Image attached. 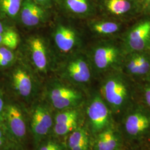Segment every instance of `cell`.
<instances>
[{"label": "cell", "instance_id": "cell-1", "mask_svg": "<svg viewBox=\"0 0 150 150\" xmlns=\"http://www.w3.org/2000/svg\"><path fill=\"white\" fill-rule=\"evenodd\" d=\"M103 76L100 95L111 112L124 113L134 103V80L121 69L110 72Z\"/></svg>", "mask_w": 150, "mask_h": 150}, {"label": "cell", "instance_id": "cell-2", "mask_svg": "<svg viewBox=\"0 0 150 150\" xmlns=\"http://www.w3.org/2000/svg\"><path fill=\"white\" fill-rule=\"evenodd\" d=\"M86 54L93 74L103 76L121 69L126 53L119 38L98 41L91 46Z\"/></svg>", "mask_w": 150, "mask_h": 150}, {"label": "cell", "instance_id": "cell-3", "mask_svg": "<svg viewBox=\"0 0 150 150\" xmlns=\"http://www.w3.org/2000/svg\"><path fill=\"white\" fill-rule=\"evenodd\" d=\"M59 71L64 80L78 86L88 84L93 75L87 54L79 51L71 54L62 64Z\"/></svg>", "mask_w": 150, "mask_h": 150}, {"label": "cell", "instance_id": "cell-4", "mask_svg": "<svg viewBox=\"0 0 150 150\" xmlns=\"http://www.w3.org/2000/svg\"><path fill=\"white\" fill-rule=\"evenodd\" d=\"M120 40L126 54L150 52V17L136 22L123 31Z\"/></svg>", "mask_w": 150, "mask_h": 150}, {"label": "cell", "instance_id": "cell-5", "mask_svg": "<svg viewBox=\"0 0 150 150\" xmlns=\"http://www.w3.org/2000/svg\"><path fill=\"white\" fill-rule=\"evenodd\" d=\"M123 114V131L129 139H141L150 134V111L143 104L134 103Z\"/></svg>", "mask_w": 150, "mask_h": 150}, {"label": "cell", "instance_id": "cell-6", "mask_svg": "<svg viewBox=\"0 0 150 150\" xmlns=\"http://www.w3.org/2000/svg\"><path fill=\"white\" fill-rule=\"evenodd\" d=\"M47 96L53 107L61 111L75 108L83 99L81 92L57 81L49 85Z\"/></svg>", "mask_w": 150, "mask_h": 150}, {"label": "cell", "instance_id": "cell-7", "mask_svg": "<svg viewBox=\"0 0 150 150\" xmlns=\"http://www.w3.org/2000/svg\"><path fill=\"white\" fill-rule=\"evenodd\" d=\"M111 113L100 94L93 95L86 108L88 121L93 133L98 134L110 126Z\"/></svg>", "mask_w": 150, "mask_h": 150}, {"label": "cell", "instance_id": "cell-8", "mask_svg": "<svg viewBox=\"0 0 150 150\" xmlns=\"http://www.w3.org/2000/svg\"><path fill=\"white\" fill-rule=\"evenodd\" d=\"M52 36L56 48L64 54L77 51L81 44L80 33L68 23H57L54 27Z\"/></svg>", "mask_w": 150, "mask_h": 150}, {"label": "cell", "instance_id": "cell-9", "mask_svg": "<svg viewBox=\"0 0 150 150\" xmlns=\"http://www.w3.org/2000/svg\"><path fill=\"white\" fill-rule=\"evenodd\" d=\"M12 80L19 96L25 100L33 96L36 90V81L33 71L25 62L19 64L13 71Z\"/></svg>", "mask_w": 150, "mask_h": 150}, {"label": "cell", "instance_id": "cell-10", "mask_svg": "<svg viewBox=\"0 0 150 150\" xmlns=\"http://www.w3.org/2000/svg\"><path fill=\"white\" fill-rule=\"evenodd\" d=\"M27 46L31 63L38 72L47 73L50 69V59L47 42L42 37L35 35L30 36Z\"/></svg>", "mask_w": 150, "mask_h": 150}, {"label": "cell", "instance_id": "cell-11", "mask_svg": "<svg viewBox=\"0 0 150 150\" xmlns=\"http://www.w3.org/2000/svg\"><path fill=\"white\" fill-rule=\"evenodd\" d=\"M59 9L70 17L88 18L97 11L96 0H55Z\"/></svg>", "mask_w": 150, "mask_h": 150}, {"label": "cell", "instance_id": "cell-12", "mask_svg": "<svg viewBox=\"0 0 150 150\" xmlns=\"http://www.w3.org/2000/svg\"><path fill=\"white\" fill-rule=\"evenodd\" d=\"M31 130L36 142H39L49 134L53 120L49 110L42 105L35 108L31 118Z\"/></svg>", "mask_w": 150, "mask_h": 150}, {"label": "cell", "instance_id": "cell-13", "mask_svg": "<svg viewBox=\"0 0 150 150\" xmlns=\"http://www.w3.org/2000/svg\"><path fill=\"white\" fill-rule=\"evenodd\" d=\"M47 10L33 0H22L19 16L25 26L35 27L47 20Z\"/></svg>", "mask_w": 150, "mask_h": 150}, {"label": "cell", "instance_id": "cell-14", "mask_svg": "<svg viewBox=\"0 0 150 150\" xmlns=\"http://www.w3.org/2000/svg\"><path fill=\"white\" fill-rule=\"evenodd\" d=\"M88 26L96 36L111 38H120L123 32L122 21L112 19H93L88 22Z\"/></svg>", "mask_w": 150, "mask_h": 150}, {"label": "cell", "instance_id": "cell-15", "mask_svg": "<svg viewBox=\"0 0 150 150\" xmlns=\"http://www.w3.org/2000/svg\"><path fill=\"white\" fill-rule=\"evenodd\" d=\"M6 118L11 133L18 139H23L26 134V125L21 110L15 105H9Z\"/></svg>", "mask_w": 150, "mask_h": 150}, {"label": "cell", "instance_id": "cell-16", "mask_svg": "<svg viewBox=\"0 0 150 150\" xmlns=\"http://www.w3.org/2000/svg\"><path fill=\"white\" fill-rule=\"evenodd\" d=\"M104 6L106 10L115 19L121 20L133 16L136 6L132 0H105Z\"/></svg>", "mask_w": 150, "mask_h": 150}, {"label": "cell", "instance_id": "cell-17", "mask_svg": "<svg viewBox=\"0 0 150 150\" xmlns=\"http://www.w3.org/2000/svg\"><path fill=\"white\" fill-rule=\"evenodd\" d=\"M121 144L119 132L110 126L97 134L94 150H120Z\"/></svg>", "mask_w": 150, "mask_h": 150}, {"label": "cell", "instance_id": "cell-18", "mask_svg": "<svg viewBox=\"0 0 150 150\" xmlns=\"http://www.w3.org/2000/svg\"><path fill=\"white\" fill-rule=\"evenodd\" d=\"M22 0H0V13L10 18L19 16Z\"/></svg>", "mask_w": 150, "mask_h": 150}, {"label": "cell", "instance_id": "cell-19", "mask_svg": "<svg viewBox=\"0 0 150 150\" xmlns=\"http://www.w3.org/2000/svg\"><path fill=\"white\" fill-rule=\"evenodd\" d=\"M77 123L78 119L64 122L54 123V132L55 134L60 136L66 135L77 129Z\"/></svg>", "mask_w": 150, "mask_h": 150}, {"label": "cell", "instance_id": "cell-20", "mask_svg": "<svg viewBox=\"0 0 150 150\" xmlns=\"http://www.w3.org/2000/svg\"><path fill=\"white\" fill-rule=\"evenodd\" d=\"M87 139H88V137L85 129H75L70 134L67 141V146L69 150Z\"/></svg>", "mask_w": 150, "mask_h": 150}, {"label": "cell", "instance_id": "cell-21", "mask_svg": "<svg viewBox=\"0 0 150 150\" xmlns=\"http://www.w3.org/2000/svg\"><path fill=\"white\" fill-rule=\"evenodd\" d=\"M19 42L17 33L12 30H7L3 33L2 46L13 50L16 48Z\"/></svg>", "mask_w": 150, "mask_h": 150}, {"label": "cell", "instance_id": "cell-22", "mask_svg": "<svg viewBox=\"0 0 150 150\" xmlns=\"http://www.w3.org/2000/svg\"><path fill=\"white\" fill-rule=\"evenodd\" d=\"M139 88L143 105L150 111V78L140 81Z\"/></svg>", "mask_w": 150, "mask_h": 150}, {"label": "cell", "instance_id": "cell-23", "mask_svg": "<svg viewBox=\"0 0 150 150\" xmlns=\"http://www.w3.org/2000/svg\"><path fill=\"white\" fill-rule=\"evenodd\" d=\"M15 59V55L11 49L2 46L0 47V67H6Z\"/></svg>", "mask_w": 150, "mask_h": 150}, {"label": "cell", "instance_id": "cell-24", "mask_svg": "<svg viewBox=\"0 0 150 150\" xmlns=\"http://www.w3.org/2000/svg\"><path fill=\"white\" fill-rule=\"evenodd\" d=\"M38 150H63L62 146L54 141H48L41 145Z\"/></svg>", "mask_w": 150, "mask_h": 150}, {"label": "cell", "instance_id": "cell-25", "mask_svg": "<svg viewBox=\"0 0 150 150\" xmlns=\"http://www.w3.org/2000/svg\"><path fill=\"white\" fill-rule=\"evenodd\" d=\"M38 5L42 6L44 8L48 9L52 7L54 3L55 0H33Z\"/></svg>", "mask_w": 150, "mask_h": 150}, {"label": "cell", "instance_id": "cell-26", "mask_svg": "<svg viewBox=\"0 0 150 150\" xmlns=\"http://www.w3.org/2000/svg\"><path fill=\"white\" fill-rule=\"evenodd\" d=\"M88 147V139H86L79 145L70 149V150H87Z\"/></svg>", "mask_w": 150, "mask_h": 150}, {"label": "cell", "instance_id": "cell-27", "mask_svg": "<svg viewBox=\"0 0 150 150\" xmlns=\"http://www.w3.org/2000/svg\"><path fill=\"white\" fill-rule=\"evenodd\" d=\"M4 102L2 97L0 94V120L2 118V115L4 111Z\"/></svg>", "mask_w": 150, "mask_h": 150}, {"label": "cell", "instance_id": "cell-28", "mask_svg": "<svg viewBox=\"0 0 150 150\" xmlns=\"http://www.w3.org/2000/svg\"><path fill=\"white\" fill-rule=\"evenodd\" d=\"M144 8L145 11L150 13V0H145L144 4Z\"/></svg>", "mask_w": 150, "mask_h": 150}, {"label": "cell", "instance_id": "cell-29", "mask_svg": "<svg viewBox=\"0 0 150 150\" xmlns=\"http://www.w3.org/2000/svg\"><path fill=\"white\" fill-rule=\"evenodd\" d=\"M4 143V136L2 131L0 129V147Z\"/></svg>", "mask_w": 150, "mask_h": 150}, {"label": "cell", "instance_id": "cell-30", "mask_svg": "<svg viewBox=\"0 0 150 150\" xmlns=\"http://www.w3.org/2000/svg\"><path fill=\"white\" fill-rule=\"evenodd\" d=\"M5 31V29H4V26H3V25H2V23L0 21V34L2 33H3Z\"/></svg>", "mask_w": 150, "mask_h": 150}, {"label": "cell", "instance_id": "cell-31", "mask_svg": "<svg viewBox=\"0 0 150 150\" xmlns=\"http://www.w3.org/2000/svg\"><path fill=\"white\" fill-rule=\"evenodd\" d=\"M4 33V32H3ZM3 33L0 34V46H2V38H3Z\"/></svg>", "mask_w": 150, "mask_h": 150}]
</instances>
